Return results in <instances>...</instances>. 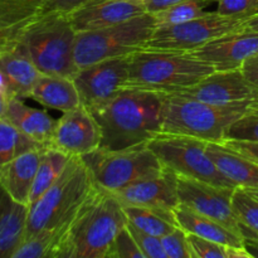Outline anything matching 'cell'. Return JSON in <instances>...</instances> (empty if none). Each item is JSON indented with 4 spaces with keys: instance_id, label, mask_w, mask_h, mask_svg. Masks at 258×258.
I'll return each mask as SVG.
<instances>
[{
    "instance_id": "1",
    "label": "cell",
    "mask_w": 258,
    "mask_h": 258,
    "mask_svg": "<svg viewBox=\"0 0 258 258\" xmlns=\"http://www.w3.org/2000/svg\"><path fill=\"white\" fill-rule=\"evenodd\" d=\"M126 224L122 203L95 183L75 214L57 228L49 258H105Z\"/></svg>"
},
{
    "instance_id": "2",
    "label": "cell",
    "mask_w": 258,
    "mask_h": 258,
    "mask_svg": "<svg viewBox=\"0 0 258 258\" xmlns=\"http://www.w3.org/2000/svg\"><path fill=\"white\" fill-rule=\"evenodd\" d=\"M164 95L123 87L93 116L101 128L100 149L122 150L145 145L161 133Z\"/></svg>"
},
{
    "instance_id": "3",
    "label": "cell",
    "mask_w": 258,
    "mask_h": 258,
    "mask_svg": "<svg viewBox=\"0 0 258 258\" xmlns=\"http://www.w3.org/2000/svg\"><path fill=\"white\" fill-rule=\"evenodd\" d=\"M10 35L19 40L42 75L73 78L78 68L75 60L77 32L68 14L39 13Z\"/></svg>"
},
{
    "instance_id": "4",
    "label": "cell",
    "mask_w": 258,
    "mask_h": 258,
    "mask_svg": "<svg viewBox=\"0 0 258 258\" xmlns=\"http://www.w3.org/2000/svg\"><path fill=\"white\" fill-rule=\"evenodd\" d=\"M163 95L161 133L193 136L207 143H223L227 128L258 103V97L228 105H212L183 96Z\"/></svg>"
},
{
    "instance_id": "5",
    "label": "cell",
    "mask_w": 258,
    "mask_h": 258,
    "mask_svg": "<svg viewBox=\"0 0 258 258\" xmlns=\"http://www.w3.org/2000/svg\"><path fill=\"white\" fill-rule=\"evenodd\" d=\"M214 71L190 53L143 48L130 55L125 87L171 93L196 85Z\"/></svg>"
},
{
    "instance_id": "6",
    "label": "cell",
    "mask_w": 258,
    "mask_h": 258,
    "mask_svg": "<svg viewBox=\"0 0 258 258\" xmlns=\"http://www.w3.org/2000/svg\"><path fill=\"white\" fill-rule=\"evenodd\" d=\"M95 185L90 169L81 156H72L57 180L29 206L27 236L43 229L57 228L75 214Z\"/></svg>"
},
{
    "instance_id": "7",
    "label": "cell",
    "mask_w": 258,
    "mask_h": 258,
    "mask_svg": "<svg viewBox=\"0 0 258 258\" xmlns=\"http://www.w3.org/2000/svg\"><path fill=\"white\" fill-rule=\"evenodd\" d=\"M155 28L153 13H144L112 27L77 33L76 66L80 70L101 60L133 54L145 48Z\"/></svg>"
},
{
    "instance_id": "8",
    "label": "cell",
    "mask_w": 258,
    "mask_h": 258,
    "mask_svg": "<svg viewBox=\"0 0 258 258\" xmlns=\"http://www.w3.org/2000/svg\"><path fill=\"white\" fill-rule=\"evenodd\" d=\"M97 185L116 191L134 181L163 173L164 168L148 144L122 150H97L81 156Z\"/></svg>"
},
{
    "instance_id": "9",
    "label": "cell",
    "mask_w": 258,
    "mask_h": 258,
    "mask_svg": "<svg viewBox=\"0 0 258 258\" xmlns=\"http://www.w3.org/2000/svg\"><path fill=\"white\" fill-rule=\"evenodd\" d=\"M165 168L185 178L219 186L238 188L217 168L207 153V141L193 136L160 133L148 143Z\"/></svg>"
},
{
    "instance_id": "10",
    "label": "cell",
    "mask_w": 258,
    "mask_h": 258,
    "mask_svg": "<svg viewBox=\"0 0 258 258\" xmlns=\"http://www.w3.org/2000/svg\"><path fill=\"white\" fill-rule=\"evenodd\" d=\"M243 20L221 15L217 12H207L189 22L156 27L145 49L189 53L227 33L242 30Z\"/></svg>"
},
{
    "instance_id": "11",
    "label": "cell",
    "mask_w": 258,
    "mask_h": 258,
    "mask_svg": "<svg viewBox=\"0 0 258 258\" xmlns=\"http://www.w3.org/2000/svg\"><path fill=\"white\" fill-rule=\"evenodd\" d=\"M236 188L219 186L178 175V196L180 204L214 219L244 239L257 238L249 233L237 218L232 208V196Z\"/></svg>"
},
{
    "instance_id": "12",
    "label": "cell",
    "mask_w": 258,
    "mask_h": 258,
    "mask_svg": "<svg viewBox=\"0 0 258 258\" xmlns=\"http://www.w3.org/2000/svg\"><path fill=\"white\" fill-rule=\"evenodd\" d=\"M130 55L93 63L80 68L73 76V82L77 87L81 103L91 112L107 105L118 91L125 87Z\"/></svg>"
},
{
    "instance_id": "13",
    "label": "cell",
    "mask_w": 258,
    "mask_h": 258,
    "mask_svg": "<svg viewBox=\"0 0 258 258\" xmlns=\"http://www.w3.org/2000/svg\"><path fill=\"white\" fill-rule=\"evenodd\" d=\"M100 144V125L93 113L81 103L58 118L48 148L68 156H83L97 150Z\"/></svg>"
},
{
    "instance_id": "14",
    "label": "cell",
    "mask_w": 258,
    "mask_h": 258,
    "mask_svg": "<svg viewBox=\"0 0 258 258\" xmlns=\"http://www.w3.org/2000/svg\"><path fill=\"white\" fill-rule=\"evenodd\" d=\"M212 105H228L258 97V88L244 78L241 70L214 71L196 85L171 92Z\"/></svg>"
},
{
    "instance_id": "15",
    "label": "cell",
    "mask_w": 258,
    "mask_h": 258,
    "mask_svg": "<svg viewBox=\"0 0 258 258\" xmlns=\"http://www.w3.org/2000/svg\"><path fill=\"white\" fill-rule=\"evenodd\" d=\"M40 76L24 45L9 34L0 49V90L8 98H29Z\"/></svg>"
},
{
    "instance_id": "16",
    "label": "cell",
    "mask_w": 258,
    "mask_h": 258,
    "mask_svg": "<svg viewBox=\"0 0 258 258\" xmlns=\"http://www.w3.org/2000/svg\"><path fill=\"white\" fill-rule=\"evenodd\" d=\"M189 53L216 71L239 70L247 58L258 54V32L227 33Z\"/></svg>"
},
{
    "instance_id": "17",
    "label": "cell",
    "mask_w": 258,
    "mask_h": 258,
    "mask_svg": "<svg viewBox=\"0 0 258 258\" xmlns=\"http://www.w3.org/2000/svg\"><path fill=\"white\" fill-rule=\"evenodd\" d=\"M123 206H143L174 211L180 204L178 196V174L169 168L150 178L134 181L112 191Z\"/></svg>"
},
{
    "instance_id": "18",
    "label": "cell",
    "mask_w": 258,
    "mask_h": 258,
    "mask_svg": "<svg viewBox=\"0 0 258 258\" xmlns=\"http://www.w3.org/2000/svg\"><path fill=\"white\" fill-rule=\"evenodd\" d=\"M146 12L138 0H91L68 14L77 33L97 30L127 22Z\"/></svg>"
},
{
    "instance_id": "19",
    "label": "cell",
    "mask_w": 258,
    "mask_h": 258,
    "mask_svg": "<svg viewBox=\"0 0 258 258\" xmlns=\"http://www.w3.org/2000/svg\"><path fill=\"white\" fill-rule=\"evenodd\" d=\"M45 148L32 149L10 161L0 175V185L18 203L29 206L30 193Z\"/></svg>"
},
{
    "instance_id": "20",
    "label": "cell",
    "mask_w": 258,
    "mask_h": 258,
    "mask_svg": "<svg viewBox=\"0 0 258 258\" xmlns=\"http://www.w3.org/2000/svg\"><path fill=\"white\" fill-rule=\"evenodd\" d=\"M3 117L39 145L49 146L57 120L48 112L29 107L20 98H9Z\"/></svg>"
},
{
    "instance_id": "21",
    "label": "cell",
    "mask_w": 258,
    "mask_h": 258,
    "mask_svg": "<svg viewBox=\"0 0 258 258\" xmlns=\"http://www.w3.org/2000/svg\"><path fill=\"white\" fill-rule=\"evenodd\" d=\"M207 153L217 168L236 186L258 189V163L237 153L223 143H207Z\"/></svg>"
},
{
    "instance_id": "22",
    "label": "cell",
    "mask_w": 258,
    "mask_h": 258,
    "mask_svg": "<svg viewBox=\"0 0 258 258\" xmlns=\"http://www.w3.org/2000/svg\"><path fill=\"white\" fill-rule=\"evenodd\" d=\"M30 98L44 107L62 112H67L81 105L73 78L66 76L42 75L30 93Z\"/></svg>"
},
{
    "instance_id": "23",
    "label": "cell",
    "mask_w": 258,
    "mask_h": 258,
    "mask_svg": "<svg viewBox=\"0 0 258 258\" xmlns=\"http://www.w3.org/2000/svg\"><path fill=\"white\" fill-rule=\"evenodd\" d=\"M174 213L179 227H181L186 233L196 234L202 238L218 242L229 247H244L243 237L234 233L219 222L197 213L184 204H179L174 209Z\"/></svg>"
},
{
    "instance_id": "24",
    "label": "cell",
    "mask_w": 258,
    "mask_h": 258,
    "mask_svg": "<svg viewBox=\"0 0 258 258\" xmlns=\"http://www.w3.org/2000/svg\"><path fill=\"white\" fill-rule=\"evenodd\" d=\"M29 206L12 199L0 217V258H13L27 236Z\"/></svg>"
},
{
    "instance_id": "25",
    "label": "cell",
    "mask_w": 258,
    "mask_h": 258,
    "mask_svg": "<svg viewBox=\"0 0 258 258\" xmlns=\"http://www.w3.org/2000/svg\"><path fill=\"white\" fill-rule=\"evenodd\" d=\"M123 209L128 223L160 238L179 227L175 213L170 209L143 206H123Z\"/></svg>"
},
{
    "instance_id": "26",
    "label": "cell",
    "mask_w": 258,
    "mask_h": 258,
    "mask_svg": "<svg viewBox=\"0 0 258 258\" xmlns=\"http://www.w3.org/2000/svg\"><path fill=\"white\" fill-rule=\"evenodd\" d=\"M72 156L66 155L62 151L53 148H45L43 151L42 160L35 175L32 193L29 198V206L37 202L58 179L64 170L66 165Z\"/></svg>"
},
{
    "instance_id": "27",
    "label": "cell",
    "mask_w": 258,
    "mask_h": 258,
    "mask_svg": "<svg viewBox=\"0 0 258 258\" xmlns=\"http://www.w3.org/2000/svg\"><path fill=\"white\" fill-rule=\"evenodd\" d=\"M45 148L20 133L7 118L0 117V175L5 166L32 149Z\"/></svg>"
},
{
    "instance_id": "28",
    "label": "cell",
    "mask_w": 258,
    "mask_h": 258,
    "mask_svg": "<svg viewBox=\"0 0 258 258\" xmlns=\"http://www.w3.org/2000/svg\"><path fill=\"white\" fill-rule=\"evenodd\" d=\"M45 0H0V29L14 30L42 12Z\"/></svg>"
},
{
    "instance_id": "29",
    "label": "cell",
    "mask_w": 258,
    "mask_h": 258,
    "mask_svg": "<svg viewBox=\"0 0 258 258\" xmlns=\"http://www.w3.org/2000/svg\"><path fill=\"white\" fill-rule=\"evenodd\" d=\"M216 0H185L163 10L153 13L155 17L156 27L180 24L206 14V9Z\"/></svg>"
},
{
    "instance_id": "30",
    "label": "cell",
    "mask_w": 258,
    "mask_h": 258,
    "mask_svg": "<svg viewBox=\"0 0 258 258\" xmlns=\"http://www.w3.org/2000/svg\"><path fill=\"white\" fill-rule=\"evenodd\" d=\"M193 258H252L244 247H229L188 233Z\"/></svg>"
},
{
    "instance_id": "31",
    "label": "cell",
    "mask_w": 258,
    "mask_h": 258,
    "mask_svg": "<svg viewBox=\"0 0 258 258\" xmlns=\"http://www.w3.org/2000/svg\"><path fill=\"white\" fill-rule=\"evenodd\" d=\"M232 208L242 226L249 233L258 236V198L238 186L232 196Z\"/></svg>"
},
{
    "instance_id": "32",
    "label": "cell",
    "mask_w": 258,
    "mask_h": 258,
    "mask_svg": "<svg viewBox=\"0 0 258 258\" xmlns=\"http://www.w3.org/2000/svg\"><path fill=\"white\" fill-rule=\"evenodd\" d=\"M57 228L43 229L25 239L13 258H49Z\"/></svg>"
},
{
    "instance_id": "33",
    "label": "cell",
    "mask_w": 258,
    "mask_h": 258,
    "mask_svg": "<svg viewBox=\"0 0 258 258\" xmlns=\"http://www.w3.org/2000/svg\"><path fill=\"white\" fill-rule=\"evenodd\" d=\"M224 140L257 141L258 143V103L237 118L226 131Z\"/></svg>"
},
{
    "instance_id": "34",
    "label": "cell",
    "mask_w": 258,
    "mask_h": 258,
    "mask_svg": "<svg viewBox=\"0 0 258 258\" xmlns=\"http://www.w3.org/2000/svg\"><path fill=\"white\" fill-rule=\"evenodd\" d=\"M105 258H145L127 224L113 238Z\"/></svg>"
},
{
    "instance_id": "35",
    "label": "cell",
    "mask_w": 258,
    "mask_h": 258,
    "mask_svg": "<svg viewBox=\"0 0 258 258\" xmlns=\"http://www.w3.org/2000/svg\"><path fill=\"white\" fill-rule=\"evenodd\" d=\"M164 251L168 258H193L188 242V233L181 227L161 237Z\"/></svg>"
},
{
    "instance_id": "36",
    "label": "cell",
    "mask_w": 258,
    "mask_h": 258,
    "mask_svg": "<svg viewBox=\"0 0 258 258\" xmlns=\"http://www.w3.org/2000/svg\"><path fill=\"white\" fill-rule=\"evenodd\" d=\"M128 229H130L131 234L135 238L136 243H138L139 248L143 252L145 258H168L166 257L165 251H164L163 243H161L160 237L153 236L150 233L141 231V229L136 228L135 226L130 224L127 222Z\"/></svg>"
},
{
    "instance_id": "37",
    "label": "cell",
    "mask_w": 258,
    "mask_h": 258,
    "mask_svg": "<svg viewBox=\"0 0 258 258\" xmlns=\"http://www.w3.org/2000/svg\"><path fill=\"white\" fill-rule=\"evenodd\" d=\"M216 12L226 17L247 19L258 13L256 0H216Z\"/></svg>"
},
{
    "instance_id": "38",
    "label": "cell",
    "mask_w": 258,
    "mask_h": 258,
    "mask_svg": "<svg viewBox=\"0 0 258 258\" xmlns=\"http://www.w3.org/2000/svg\"><path fill=\"white\" fill-rule=\"evenodd\" d=\"M88 2L91 0H45L40 13L58 12L63 14H70L77 8L87 4Z\"/></svg>"
},
{
    "instance_id": "39",
    "label": "cell",
    "mask_w": 258,
    "mask_h": 258,
    "mask_svg": "<svg viewBox=\"0 0 258 258\" xmlns=\"http://www.w3.org/2000/svg\"><path fill=\"white\" fill-rule=\"evenodd\" d=\"M224 145L233 149L237 153L247 156L251 160L258 163V143L257 141H237V140H224Z\"/></svg>"
},
{
    "instance_id": "40",
    "label": "cell",
    "mask_w": 258,
    "mask_h": 258,
    "mask_svg": "<svg viewBox=\"0 0 258 258\" xmlns=\"http://www.w3.org/2000/svg\"><path fill=\"white\" fill-rule=\"evenodd\" d=\"M241 72L251 85L258 88V54L247 58L241 66Z\"/></svg>"
},
{
    "instance_id": "41",
    "label": "cell",
    "mask_w": 258,
    "mask_h": 258,
    "mask_svg": "<svg viewBox=\"0 0 258 258\" xmlns=\"http://www.w3.org/2000/svg\"><path fill=\"white\" fill-rule=\"evenodd\" d=\"M181 2H185V0H144V4H145L146 12L156 13Z\"/></svg>"
},
{
    "instance_id": "42",
    "label": "cell",
    "mask_w": 258,
    "mask_h": 258,
    "mask_svg": "<svg viewBox=\"0 0 258 258\" xmlns=\"http://www.w3.org/2000/svg\"><path fill=\"white\" fill-rule=\"evenodd\" d=\"M242 30L258 32V13L243 20V23H242Z\"/></svg>"
},
{
    "instance_id": "43",
    "label": "cell",
    "mask_w": 258,
    "mask_h": 258,
    "mask_svg": "<svg viewBox=\"0 0 258 258\" xmlns=\"http://www.w3.org/2000/svg\"><path fill=\"white\" fill-rule=\"evenodd\" d=\"M244 248L251 254L252 258H258V237L244 239Z\"/></svg>"
},
{
    "instance_id": "44",
    "label": "cell",
    "mask_w": 258,
    "mask_h": 258,
    "mask_svg": "<svg viewBox=\"0 0 258 258\" xmlns=\"http://www.w3.org/2000/svg\"><path fill=\"white\" fill-rule=\"evenodd\" d=\"M10 202H12V198L8 196V193L4 190V188L0 185V217L3 216V213L5 212L7 207L9 206Z\"/></svg>"
},
{
    "instance_id": "45",
    "label": "cell",
    "mask_w": 258,
    "mask_h": 258,
    "mask_svg": "<svg viewBox=\"0 0 258 258\" xmlns=\"http://www.w3.org/2000/svg\"><path fill=\"white\" fill-rule=\"evenodd\" d=\"M8 100H9V98H8V96L5 95L2 90H0V117H3V116H4Z\"/></svg>"
},
{
    "instance_id": "46",
    "label": "cell",
    "mask_w": 258,
    "mask_h": 258,
    "mask_svg": "<svg viewBox=\"0 0 258 258\" xmlns=\"http://www.w3.org/2000/svg\"><path fill=\"white\" fill-rule=\"evenodd\" d=\"M9 30H3L0 29V49H2V47L4 45V43L7 42V39L9 38Z\"/></svg>"
},
{
    "instance_id": "47",
    "label": "cell",
    "mask_w": 258,
    "mask_h": 258,
    "mask_svg": "<svg viewBox=\"0 0 258 258\" xmlns=\"http://www.w3.org/2000/svg\"><path fill=\"white\" fill-rule=\"evenodd\" d=\"M246 190H248L249 193L253 194V196L256 197V198H258V189H246Z\"/></svg>"
},
{
    "instance_id": "48",
    "label": "cell",
    "mask_w": 258,
    "mask_h": 258,
    "mask_svg": "<svg viewBox=\"0 0 258 258\" xmlns=\"http://www.w3.org/2000/svg\"><path fill=\"white\" fill-rule=\"evenodd\" d=\"M138 2H144V0H138Z\"/></svg>"
},
{
    "instance_id": "49",
    "label": "cell",
    "mask_w": 258,
    "mask_h": 258,
    "mask_svg": "<svg viewBox=\"0 0 258 258\" xmlns=\"http://www.w3.org/2000/svg\"><path fill=\"white\" fill-rule=\"evenodd\" d=\"M256 2H257V5H258V0H256Z\"/></svg>"
}]
</instances>
